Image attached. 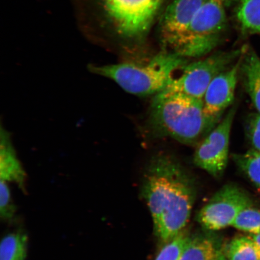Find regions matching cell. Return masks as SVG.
Segmentation results:
<instances>
[{"mask_svg":"<svg viewBox=\"0 0 260 260\" xmlns=\"http://www.w3.org/2000/svg\"><path fill=\"white\" fill-rule=\"evenodd\" d=\"M142 190L156 235L168 242L180 235L189 220L196 195L186 169L173 155L156 154L145 168Z\"/></svg>","mask_w":260,"mask_h":260,"instance_id":"cell-1","label":"cell"},{"mask_svg":"<svg viewBox=\"0 0 260 260\" xmlns=\"http://www.w3.org/2000/svg\"><path fill=\"white\" fill-rule=\"evenodd\" d=\"M226 251L228 260H260V246L250 236L236 237Z\"/></svg>","mask_w":260,"mask_h":260,"instance_id":"cell-16","label":"cell"},{"mask_svg":"<svg viewBox=\"0 0 260 260\" xmlns=\"http://www.w3.org/2000/svg\"><path fill=\"white\" fill-rule=\"evenodd\" d=\"M27 237L23 232H16L3 237L0 245V260H25Z\"/></svg>","mask_w":260,"mask_h":260,"instance_id":"cell-15","label":"cell"},{"mask_svg":"<svg viewBox=\"0 0 260 260\" xmlns=\"http://www.w3.org/2000/svg\"><path fill=\"white\" fill-rule=\"evenodd\" d=\"M222 119L204 111L203 100L181 93L160 92L153 97L148 125L157 138H170L181 144L200 142Z\"/></svg>","mask_w":260,"mask_h":260,"instance_id":"cell-2","label":"cell"},{"mask_svg":"<svg viewBox=\"0 0 260 260\" xmlns=\"http://www.w3.org/2000/svg\"><path fill=\"white\" fill-rule=\"evenodd\" d=\"M247 135L253 149L260 152V113L249 116L247 123Z\"/></svg>","mask_w":260,"mask_h":260,"instance_id":"cell-21","label":"cell"},{"mask_svg":"<svg viewBox=\"0 0 260 260\" xmlns=\"http://www.w3.org/2000/svg\"><path fill=\"white\" fill-rule=\"evenodd\" d=\"M100 30L110 41H135L151 28L164 0H89Z\"/></svg>","mask_w":260,"mask_h":260,"instance_id":"cell-4","label":"cell"},{"mask_svg":"<svg viewBox=\"0 0 260 260\" xmlns=\"http://www.w3.org/2000/svg\"><path fill=\"white\" fill-rule=\"evenodd\" d=\"M223 0H208L197 12L174 53L184 58L206 56L219 45L226 27Z\"/></svg>","mask_w":260,"mask_h":260,"instance_id":"cell-5","label":"cell"},{"mask_svg":"<svg viewBox=\"0 0 260 260\" xmlns=\"http://www.w3.org/2000/svg\"><path fill=\"white\" fill-rule=\"evenodd\" d=\"M233 159L253 183L260 187V152L252 149L245 154L234 155Z\"/></svg>","mask_w":260,"mask_h":260,"instance_id":"cell-17","label":"cell"},{"mask_svg":"<svg viewBox=\"0 0 260 260\" xmlns=\"http://www.w3.org/2000/svg\"><path fill=\"white\" fill-rule=\"evenodd\" d=\"M188 239V236L181 233L168 242L161 250L155 260H180Z\"/></svg>","mask_w":260,"mask_h":260,"instance_id":"cell-19","label":"cell"},{"mask_svg":"<svg viewBox=\"0 0 260 260\" xmlns=\"http://www.w3.org/2000/svg\"><path fill=\"white\" fill-rule=\"evenodd\" d=\"M223 1L226 7H229V6L235 4L236 2H239V0H223Z\"/></svg>","mask_w":260,"mask_h":260,"instance_id":"cell-23","label":"cell"},{"mask_svg":"<svg viewBox=\"0 0 260 260\" xmlns=\"http://www.w3.org/2000/svg\"><path fill=\"white\" fill-rule=\"evenodd\" d=\"M226 249L215 234H197L188 237L180 260H228Z\"/></svg>","mask_w":260,"mask_h":260,"instance_id":"cell-11","label":"cell"},{"mask_svg":"<svg viewBox=\"0 0 260 260\" xmlns=\"http://www.w3.org/2000/svg\"><path fill=\"white\" fill-rule=\"evenodd\" d=\"M240 71L247 92L260 113V58L251 48L243 51Z\"/></svg>","mask_w":260,"mask_h":260,"instance_id":"cell-13","label":"cell"},{"mask_svg":"<svg viewBox=\"0 0 260 260\" xmlns=\"http://www.w3.org/2000/svg\"><path fill=\"white\" fill-rule=\"evenodd\" d=\"M208 0H172L161 18L162 43L175 52L188 25Z\"/></svg>","mask_w":260,"mask_h":260,"instance_id":"cell-9","label":"cell"},{"mask_svg":"<svg viewBox=\"0 0 260 260\" xmlns=\"http://www.w3.org/2000/svg\"><path fill=\"white\" fill-rule=\"evenodd\" d=\"M236 112V106H233L199 143L194 153V165L215 178L220 177L226 168L230 133Z\"/></svg>","mask_w":260,"mask_h":260,"instance_id":"cell-7","label":"cell"},{"mask_svg":"<svg viewBox=\"0 0 260 260\" xmlns=\"http://www.w3.org/2000/svg\"><path fill=\"white\" fill-rule=\"evenodd\" d=\"M232 226L250 235L259 233L260 211L253 207V205L245 208L237 214Z\"/></svg>","mask_w":260,"mask_h":260,"instance_id":"cell-18","label":"cell"},{"mask_svg":"<svg viewBox=\"0 0 260 260\" xmlns=\"http://www.w3.org/2000/svg\"><path fill=\"white\" fill-rule=\"evenodd\" d=\"M241 57L237 63L214 78L208 87L203 99L204 111L207 116L222 119L224 112L232 105L240 71Z\"/></svg>","mask_w":260,"mask_h":260,"instance_id":"cell-10","label":"cell"},{"mask_svg":"<svg viewBox=\"0 0 260 260\" xmlns=\"http://www.w3.org/2000/svg\"><path fill=\"white\" fill-rule=\"evenodd\" d=\"M252 205L251 198L241 188L235 184H226L200 210L198 221L210 232L222 230L232 225L237 214Z\"/></svg>","mask_w":260,"mask_h":260,"instance_id":"cell-8","label":"cell"},{"mask_svg":"<svg viewBox=\"0 0 260 260\" xmlns=\"http://www.w3.org/2000/svg\"><path fill=\"white\" fill-rule=\"evenodd\" d=\"M15 213V207L12 202L11 190L8 183L0 182V216L2 219L9 221L13 219Z\"/></svg>","mask_w":260,"mask_h":260,"instance_id":"cell-20","label":"cell"},{"mask_svg":"<svg viewBox=\"0 0 260 260\" xmlns=\"http://www.w3.org/2000/svg\"><path fill=\"white\" fill-rule=\"evenodd\" d=\"M250 237L260 246V233L256 235H250Z\"/></svg>","mask_w":260,"mask_h":260,"instance_id":"cell-22","label":"cell"},{"mask_svg":"<svg viewBox=\"0 0 260 260\" xmlns=\"http://www.w3.org/2000/svg\"><path fill=\"white\" fill-rule=\"evenodd\" d=\"M242 53V50L220 52L194 62L187 63L161 92L181 93L203 100L211 81L229 69L231 64Z\"/></svg>","mask_w":260,"mask_h":260,"instance_id":"cell-6","label":"cell"},{"mask_svg":"<svg viewBox=\"0 0 260 260\" xmlns=\"http://www.w3.org/2000/svg\"><path fill=\"white\" fill-rule=\"evenodd\" d=\"M186 58L164 52L148 59H127L116 64H90V73L112 80L125 92L138 96L157 95L170 85L185 64Z\"/></svg>","mask_w":260,"mask_h":260,"instance_id":"cell-3","label":"cell"},{"mask_svg":"<svg viewBox=\"0 0 260 260\" xmlns=\"http://www.w3.org/2000/svg\"><path fill=\"white\" fill-rule=\"evenodd\" d=\"M237 18L242 30L260 35V0H239Z\"/></svg>","mask_w":260,"mask_h":260,"instance_id":"cell-14","label":"cell"},{"mask_svg":"<svg viewBox=\"0 0 260 260\" xmlns=\"http://www.w3.org/2000/svg\"><path fill=\"white\" fill-rule=\"evenodd\" d=\"M0 178L6 183H15L24 189L26 174L16 155L10 135L2 127L0 142Z\"/></svg>","mask_w":260,"mask_h":260,"instance_id":"cell-12","label":"cell"}]
</instances>
